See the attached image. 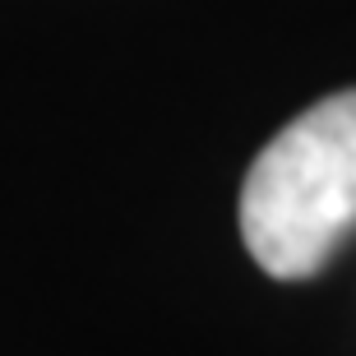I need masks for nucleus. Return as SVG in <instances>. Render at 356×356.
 I'll return each instance as SVG.
<instances>
[{
  "label": "nucleus",
  "instance_id": "f257e3e1",
  "mask_svg": "<svg viewBox=\"0 0 356 356\" xmlns=\"http://www.w3.org/2000/svg\"><path fill=\"white\" fill-rule=\"evenodd\" d=\"M356 232V88L282 125L241 185V241L268 277H310Z\"/></svg>",
  "mask_w": 356,
  "mask_h": 356
}]
</instances>
